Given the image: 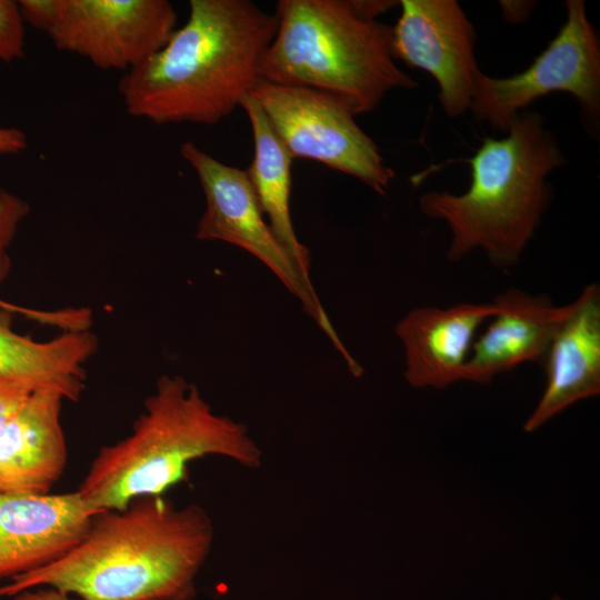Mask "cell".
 <instances>
[{"label":"cell","instance_id":"3957f363","mask_svg":"<svg viewBox=\"0 0 600 600\" xmlns=\"http://www.w3.org/2000/svg\"><path fill=\"white\" fill-rule=\"evenodd\" d=\"M467 161L468 190L423 193L419 207L447 223L451 261L480 249L494 267H513L540 226L551 197L548 176L564 163L563 153L543 117L523 110L506 137H486Z\"/></svg>","mask_w":600,"mask_h":600},{"label":"cell","instance_id":"5b68a950","mask_svg":"<svg viewBox=\"0 0 600 600\" xmlns=\"http://www.w3.org/2000/svg\"><path fill=\"white\" fill-rule=\"evenodd\" d=\"M274 14L260 79L329 93L354 116L391 90L418 86L392 57L391 27L361 14L352 0H280Z\"/></svg>","mask_w":600,"mask_h":600},{"label":"cell","instance_id":"44dd1931","mask_svg":"<svg viewBox=\"0 0 600 600\" xmlns=\"http://www.w3.org/2000/svg\"><path fill=\"white\" fill-rule=\"evenodd\" d=\"M28 146L26 133L18 128L0 127V156L18 154Z\"/></svg>","mask_w":600,"mask_h":600},{"label":"cell","instance_id":"5bb4252c","mask_svg":"<svg viewBox=\"0 0 600 600\" xmlns=\"http://www.w3.org/2000/svg\"><path fill=\"white\" fill-rule=\"evenodd\" d=\"M496 310L493 302L411 309L394 329L403 347L406 381L419 389L462 381L476 333Z\"/></svg>","mask_w":600,"mask_h":600},{"label":"cell","instance_id":"7c38bea8","mask_svg":"<svg viewBox=\"0 0 600 600\" xmlns=\"http://www.w3.org/2000/svg\"><path fill=\"white\" fill-rule=\"evenodd\" d=\"M96 516L78 491L0 493V579L60 559L83 539Z\"/></svg>","mask_w":600,"mask_h":600},{"label":"cell","instance_id":"9a60e30c","mask_svg":"<svg viewBox=\"0 0 600 600\" xmlns=\"http://www.w3.org/2000/svg\"><path fill=\"white\" fill-rule=\"evenodd\" d=\"M64 398L38 389L0 424V493L46 494L61 478L68 450Z\"/></svg>","mask_w":600,"mask_h":600},{"label":"cell","instance_id":"277c9868","mask_svg":"<svg viewBox=\"0 0 600 600\" xmlns=\"http://www.w3.org/2000/svg\"><path fill=\"white\" fill-rule=\"evenodd\" d=\"M218 456L246 468L262 464L248 427L216 413L196 384L161 376L129 436L100 449L77 490L99 514L142 497L162 496L188 478V466Z\"/></svg>","mask_w":600,"mask_h":600},{"label":"cell","instance_id":"9c48e42d","mask_svg":"<svg viewBox=\"0 0 600 600\" xmlns=\"http://www.w3.org/2000/svg\"><path fill=\"white\" fill-rule=\"evenodd\" d=\"M249 94L293 158L319 161L357 178L379 194L386 193L394 171L341 99L264 79H259Z\"/></svg>","mask_w":600,"mask_h":600},{"label":"cell","instance_id":"6da1fadb","mask_svg":"<svg viewBox=\"0 0 600 600\" xmlns=\"http://www.w3.org/2000/svg\"><path fill=\"white\" fill-rule=\"evenodd\" d=\"M213 539L212 520L201 506L138 498L96 516L73 549L10 579L0 597L51 587L81 600H192Z\"/></svg>","mask_w":600,"mask_h":600},{"label":"cell","instance_id":"2e32d148","mask_svg":"<svg viewBox=\"0 0 600 600\" xmlns=\"http://www.w3.org/2000/svg\"><path fill=\"white\" fill-rule=\"evenodd\" d=\"M484 332L473 341L462 381L489 384L498 374L527 362H541L569 304L556 306L543 294L508 289Z\"/></svg>","mask_w":600,"mask_h":600},{"label":"cell","instance_id":"30bf717a","mask_svg":"<svg viewBox=\"0 0 600 600\" xmlns=\"http://www.w3.org/2000/svg\"><path fill=\"white\" fill-rule=\"evenodd\" d=\"M79 322L76 308L47 311L0 304V382L50 389L78 401L84 364L98 348L90 330L69 331Z\"/></svg>","mask_w":600,"mask_h":600},{"label":"cell","instance_id":"52a82bcc","mask_svg":"<svg viewBox=\"0 0 600 600\" xmlns=\"http://www.w3.org/2000/svg\"><path fill=\"white\" fill-rule=\"evenodd\" d=\"M180 150L194 170L206 198L197 239L228 242L259 259L300 300L306 313L324 332L349 371L354 377L361 376L362 367L339 338L313 286L302 279L266 221L247 172L222 163L191 141L184 142Z\"/></svg>","mask_w":600,"mask_h":600},{"label":"cell","instance_id":"ac0fdd59","mask_svg":"<svg viewBox=\"0 0 600 600\" xmlns=\"http://www.w3.org/2000/svg\"><path fill=\"white\" fill-rule=\"evenodd\" d=\"M29 212L30 207L27 201L7 190H0V284L8 277L11 268L9 248L20 223ZM0 304L10 303L0 300Z\"/></svg>","mask_w":600,"mask_h":600},{"label":"cell","instance_id":"d6986e66","mask_svg":"<svg viewBox=\"0 0 600 600\" xmlns=\"http://www.w3.org/2000/svg\"><path fill=\"white\" fill-rule=\"evenodd\" d=\"M24 20L19 2L0 0V61L12 62L24 56Z\"/></svg>","mask_w":600,"mask_h":600},{"label":"cell","instance_id":"cb8c5ba5","mask_svg":"<svg viewBox=\"0 0 600 600\" xmlns=\"http://www.w3.org/2000/svg\"><path fill=\"white\" fill-rule=\"evenodd\" d=\"M551 600H562L559 596H553Z\"/></svg>","mask_w":600,"mask_h":600},{"label":"cell","instance_id":"e0dca14e","mask_svg":"<svg viewBox=\"0 0 600 600\" xmlns=\"http://www.w3.org/2000/svg\"><path fill=\"white\" fill-rule=\"evenodd\" d=\"M241 108L249 118L254 147L252 162L246 172L277 240L296 264L302 279L312 286L310 254L297 237L290 213L293 157L250 94L243 98Z\"/></svg>","mask_w":600,"mask_h":600},{"label":"cell","instance_id":"8fae6325","mask_svg":"<svg viewBox=\"0 0 600 600\" xmlns=\"http://www.w3.org/2000/svg\"><path fill=\"white\" fill-rule=\"evenodd\" d=\"M391 27V53L408 67L430 73L439 86L443 111L458 117L470 110L480 72L476 31L456 0H402Z\"/></svg>","mask_w":600,"mask_h":600},{"label":"cell","instance_id":"603a6c76","mask_svg":"<svg viewBox=\"0 0 600 600\" xmlns=\"http://www.w3.org/2000/svg\"><path fill=\"white\" fill-rule=\"evenodd\" d=\"M504 19L518 23L524 21L533 9L532 1H500Z\"/></svg>","mask_w":600,"mask_h":600},{"label":"cell","instance_id":"4fadbf2b","mask_svg":"<svg viewBox=\"0 0 600 600\" xmlns=\"http://www.w3.org/2000/svg\"><path fill=\"white\" fill-rule=\"evenodd\" d=\"M569 304L541 361L547 383L523 424L542 427L573 403L600 393V288L590 283Z\"/></svg>","mask_w":600,"mask_h":600},{"label":"cell","instance_id":"7402d4cb","mask_svg":"<svg viewBox=\"0 0 600 600\" xmlns=\"http://www.w3.org/2000/svg\"><path fill=\"white\" fill-rule=\"evenodd\" d=\"M11 598L13 600H81L51 587L27 589Z\"/></svg>","mask_w":600,"mask_h":600},{"label":"cell","instance_id":"7a4b0ae2","mask_svg":"<svg viewBox=\"0 0 600 600\" xmlns=\"http://www.w3.org/2000/svg\"><path fill=\"white\" fill-rule=\"evenodd\" d=\"M277 26L249 0H191L186 23L119 81L127 112L154 124L220 122L259 81Z\"/></svg>","mask_w":600,"mask_h":600},{"label":"cell","instance_id":"8992f818","mask_svg":"<svg viewBox=\"0 0 600 600\" xmlns=\"http://www.w3.org/2000/svg\"><path fill=\"white\" fill-rule=\"evenodd\" d=\"M24 22L44 32L58 50L103 70L137 68L177 29L167 0H21Z\"/></svg>","mask_w":600,"mask_h":600},{"label":"cell","instance_id":"ffe728a7","mask_svg":"<svg viewBox=\"0 0 600 600\" xmlns=\"http://www.w3.org/2000/svg\"><path fill=\"white\" fill-rule=\"evenodd\" d=\"M34 391L32 388L11 382H0V424H2Z\"/></svg>","mask_w":600,"mask_h":600},{"label":"cell","instance_id":"ba28073f","mask_svg":"<svg viewBox=\"0 0 600 600\" xmlns=\"http://www.w3.org/2000/svg\"><path fill=\"white\" fill-rule=\"evenodd\" d=\"M557 36L522 72L506 78L481 71L470 110L478 121L506 133L512 120L537 99L552 92L571 94L584 121L598 127L600 116V43L582 0H567Z\"/></svg>","mask_w":600,"mask_h":600}]
</instances>
